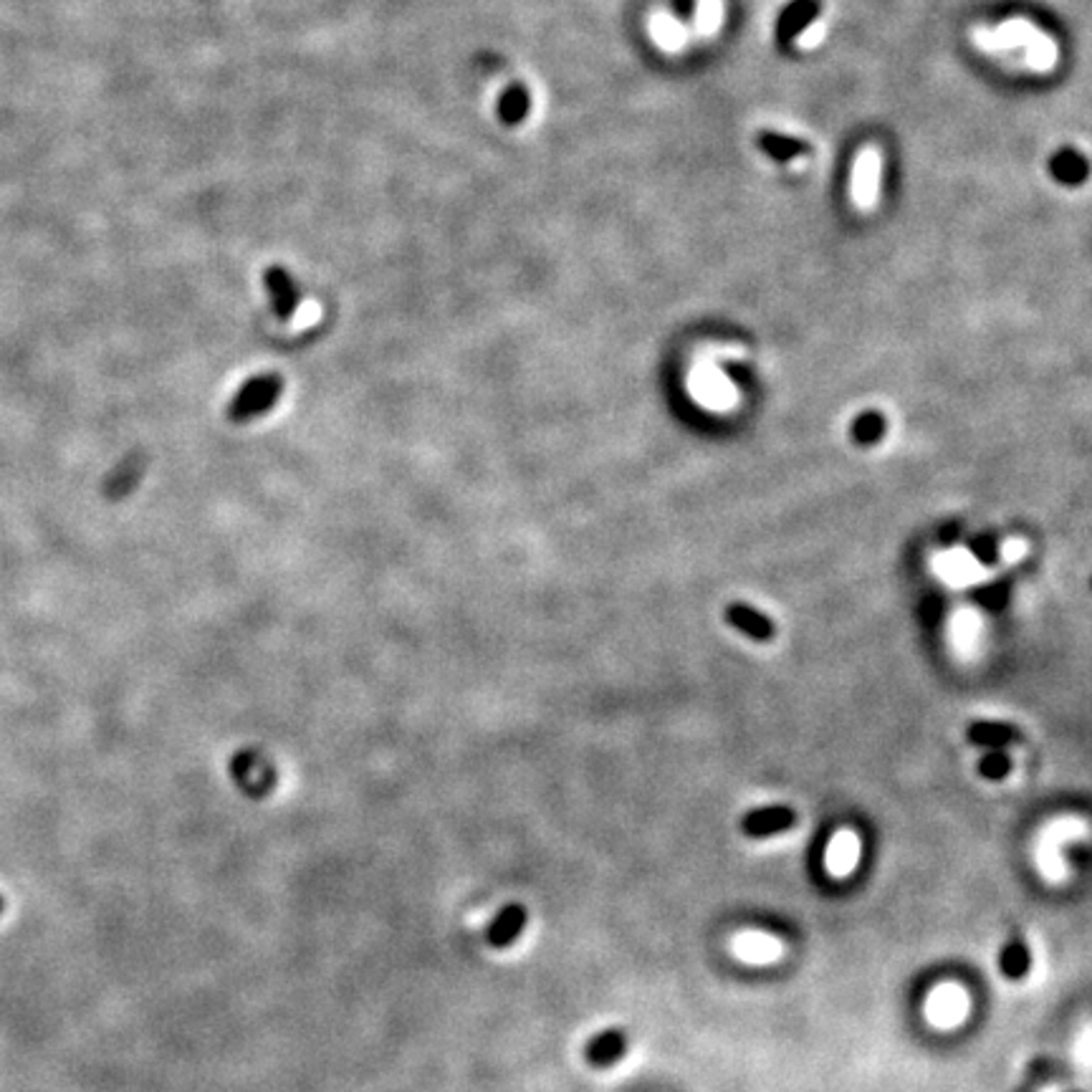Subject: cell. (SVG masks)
I'll return each mask as SVG.
<instances>
[{"mask_svg": "<svg viewBox=\"0 0 1092 1092\" xmlns=\"http://www.w3.org/2000/svg\"><path fill=\"white\" fill-rule=\"evenodd\" d=\"M973 41L986 53H1001L1009 48H1024V61L1032 71H1049L1057 63V44L1027 18H1009L994 29H976Z\"/></svg>", "mask_w": 1092, "mask_h": 1092, "instance_id": "1", "label": "cell"}, {"mask_svg": "<svg viewBox=\"0 0 1092 1092\" xmlns=\"http://www.w3.org/2000/svg\"><path fill=\"white\" fill-rule=\"evenodd\" d=\"M281 393H284V380L279 375L266 372V375L250 377L238 387V393L228 405V420L245 425V422L266 415L273 410V405L279 403Z\"/></svg>", "mask_w": 1092, "mask_h": 1092, "instance_id": "2", "label": "cell"}, {"mask_svg": "<svg viewBox=\"0 0 1092 1092\" xmlns=\"http://www.w3.org/2000/svg\"><path fill=\"white\" fill-rule=\"evenodd\" d=\"M880 175H882V154L877 147H863L853 162V177H850V198L858 211L867 213L875 211L877 198H880Z\"/></svg>", "mask_w": 1092, "mask_h": 1092, "instance_id": "3", "label": "cell"}, {"mask_svg": "<svg viewBox=\"0 0 1092 1092\" xmlns=\"http://www.w3.org/2000/svg\"><path fill=\"white\" fill-rule=\"evenodd\" d=\"M968 1007H971V1001H968L966 989L961 984L946 981V984H939L928 994L923 1014L936 1030H956L968 1017Z\"/></svg>", "mask_w": 1092, "mask_h": 1092, "instance_id": "4", "label": "cell"}, {"mask_svg": "<svg viewBox=\"0 0 1092 1092\" xmlns=\"http://www.w3.org/2000/svg\"><path fill=\"white\" fill-rule=\"evenodd\" d=\"M263 289H266L273 314L281 321H289L302 307V286L284 266H268L263 271Z\"/></svg>", "mask_w": 1092, "mask_h": 1092, "instance_id": "5", "label": "cell"}, {"mask_svg": "<svg viewBox=\"0 0 1092 1092\" xmlns=\"http://www.w3.org/2000/svg\"><path fill=\"white\" fill-rule=\"evenodd\" d=\"M731 951L746 963H774L784 954V944L772 933L741 931L731 941Z\"/></svg>", "mask_w": 1092, "mask_h": 1092, "instance_id": "6", "label": "cell"}, {"mask_svg": "<svg viewBox=\"0 0 1092 1092\" xmlns=\"http://www.w3.org/2000/svg\"><path fill=\"white\" fill-rule=\"evenodd\" d=\"M233 776L240 784V789H245L253 796L266 794L273 784L271 764H268L261 754H256V751H245V754H238V757H235Z\"/></svg>", "mask_w": 1092, "mask_h": 1092, "instance_id": "7", "label": "cell"}, {"mask_svg": "<svg viewBox=\"0 0 1092 1092\" xmlns=\"http://www.w3.org/2000/svg\"><path fill=\"white\" fill-rule=\"evenodd\" d=\"M860 860V837L850 830H840L827 845L825 855V867L832 877L842 880V877L853 875V870L858 867Z\"/></svg>", "mask_w": 1092, "mask_h": 1092, "instance_id": "8", "label": "cell"}, {"mask_svg": "<svg viewBox=\"0 0 1092 1092\" xmlns=\"http://www.w3.org/2000/svg\"><path fill=\"white\" fill-rule=\"evenodd\" d=\"M796 822L794 809L789 807H762L741 819V830L749 837H769L786 832Z\"/></svg>", "mask_w": 1092, "mask_h": 1092, "instance_id": "9", "label": "cell"}, {"mask_svg": "<svg viewBox=\"0 0 1092 1092\" xmlns=\"http://www.w3.org/2000/svg\"><path fill=\"white\" fill-rule=\"evenodd\" d=\"M650 36H653L655 46L658 48H663V51L668 53H676L681 51L682 46L688 44V26L682 21H678L676 16H671V13H653V18H650Z\"/></svg>", "mask_w": 1092, "mask_h": 1092, "instance_id": "10", "label": "cell"}, {"mask_svg": "<svg viewBox=\"0 0 1092 1092\" xmlns=\"http://www.w3.org/2000/svg\"><path fill=\"white\" fill-rule=\"evenodd\" d=\"M523 926H526V910L521 905L513 903L500 908V913L494 918V923L489 926V933H486L489 944L496 946V949L511 946L518 939V933L523 931Z\"/></svg>", "mask_w": 1092, "mask_h": 1092, "instance_id": "11", "label": "cell"}, {"mask_svg": "<svg viewBox=\"0 0 1092 1092\" xmlns=\"http://www.w3.org/2000/svg\"><path fill=\"white\" fill-rule=\"evenodd\" d=\"M625 1046L627 1040L620 1030H607L599 1032L597 1037H592L585 1054L594 1067H609V1064H614L625 1054Z\"/></svg>", "mask_w": 1092, "mask_h": 1092, "instance_id": "12", "label": "cell"}, {"mask_svg": "<svg viewBox=\"0 0 1092 1092\" xmlns=\"http://www.w3.org/2000/svg\"><path fill=\"white\" fill-rule=\"evenodd\" d=\"M726 620L739 632L754 637V640H769V637H774V622L769 620L767 614L757 612L754 607H746V604H731L726 609Z\"/></svg>", "mask_w": 1092, "mask_h": 1092, "instance_id": "13", "label": "cell"}, {"mask_svg": "<svg viewBox=\"0 0 1092 1092\" xmlns=\"http://www.w3.org/2000/svg\"><path fill=\"white\" fill-rule=\"evenodd\" d=\"M499 120L508 127L521 125L531 112V91L523 84H511L499 99Z\"/></svg>", "mask_w": 1092, "mask_h": 1092, "instance_id": "14", "label": "cell"}, {"mask_svg": "<svg viewBox=\"0 0 1092 1092\" xmlns=\"http://www.w3.org/2000/svg\"><path fill=\"white\" fill-rule=\"evenodd\" d=\"M1019 739L1022 736H1019L1017 726H1009V723L978 721L968 726V741L976 746H986V749H1001V746H1009Z\"/></svg>", "mask_w": 1092, "mask_h": 1092, "instance_id": "15", "label": "cell"}, {"mask_svg": "<svg viewBox=\"0 0 1092 1092\" xmlns=\"http://www.w3.org/2000/svg\"><path fill=\"white\" fill-rule=\"evenodd\" d=\"M999 966H1001V973H1004L1007 978L1027 976V971H1030L1032 966V956H1030V949H1027V944H1024V941H1009L999 956Z\"/></svg>", "mask_w": 1092, "mask_h": 1092, "instance_id": "16", "label": "cell"}, {"mask_svg": "<svg viewBox=\"0 0 1092 1092\" xmlns=\"http://www.w3.org/2000/svg\"><path fill=\"white\" fill-rule=\"evenodd\" d=\"M723 23V0H698L693 26L700 36H716Z\"/></svg>", "mask_w": 1092, "mask_h": 1092, "instance_id": "17", "label": "cell"}, {"mask_svg": "<svg viewBox=\"0 0 1092 1092\" xmlns=\"http://www.w3.org/2000/svg\"><path fill=\"white\" fill-rule=\"evenodd\" d=\"M882 432H885V420H882V415H877V412H864V415H860L858 420H855L853 438L863 445H870L882 438Z\"/></svg>", "mask_w": 1092, "mask_h": 1092, "instance_id": "18", "label": "cell"}, {"mask_svg": "<svg viewBox=\"0 0 1092 1092\" xmlns=\"http://www.w3.org/2000/svg\"><path fill=\"white\" fill-rule=\"evenodd\" d=\"M825 36H827V23L822 21V18H814V21H809L807 26L796 34V46H799L802 51H812V48H817V46L825 41Z\"/></svg>", "mask_w": 1092, "mask_h": 1092, "instance_id": "19", "label": "cell"}, {"mask_svg": "<svg viewBox=\"0 0 1092 1092\" xmlns=\"http://www.w3.org/2000/svg\"><path fill=\"white\" fill-rule=\"evenodd\" d=\"M1009 769H1012V764H1009V759L1001 754V751H994L991 757H986L984 762H981V774H984L986 779H1004L1009 774Z\"/></svg>", "mask_w": 1092, "mask_h": 1092, "instance_id": "20", "label": "cell"}, {"mask_svg": "<svg viewBox=\"0 0 1092 1092\" xmlns=\"http://www.w3.org/2000/svg\"><path fill=\"white\" fill-rule=\"evenodd\" d=\"M1045 1092H1057V1090H1054V1087H1049V1090H1045Z\"/></svg>", "mask_w": 1092, "mask_h": 1092, "instance_id": "21", "label": "cell"}, {"mask_svg": "<svg viewBox=\"0 0 1092 1092\" xmlns=\"http://www.w3.org/2000/svg\"><path fill=\"white\" fill-rule=\"evenodd\" d=\"M0 910H3V898H0Z\"/></svg>", "mask_w": 1092, "mask_h": 1092, "instance_id": "22", "label": "cell"}]
</instances>
